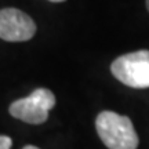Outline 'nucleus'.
<instances>
[{"mask_svg":"<svg viewBox=\"0 0 149 149\" xmlns=\"http://www.w3.org/2000/svg\"><path fill=\"white\" fill-rule=\"evenodd\" d=\"M55 105V95L48 88H37L31 95L17 100L10 105V115L29 124H42Z\"/></svg>","mask_w":149,"mask_h":149,"instance_id":"obj_3","label":"nucleus"},{"mask_svg":"<svg viewBox=\"0 0 149 149\" xmlns=\"http://www.w3.org/2000/svg\"><path fill=\"white\" fill-rule=\"evenodd\" d=\"M11 145H13V141H11L10 137L0 135V149H10Z\"/></svg>","mask_w":149,"mask_h":149,"instance_id":"obj_5","label":"nucleus"},{"mask_svg":"<svg viewBox=\"0 0 149 149\" xmlns=\"http://www.w3.org/2000/svg\"><path fill=\"white\" fill-rule=\"evenodd\" d=\"M146 8H148V11H149V0H146Z\"/></svg>","mask_w":149,"mask_h":149,"instance_id":"obj_8","label":"nucleus"},{"mask_svg":"<svg viewBox=\"0 0 149 149\" xmlns=\"http://www.w3.org/2000/svg\"><path fill=\"white\" fill-rule=\"evenodd\" d=\"M24 149H39V148H37V146H33V145H26Z\"/></svg>","mask_w":149,"mask_h":149,"instance_id":"obj_6","label":"nucleus"},{"mask_svg":"<svg viewBox=\"0 0 149 149\" xmlns=\"http://www.w3.org/2000/svg\"><path fill=\"white\" fill-rule=\"evenodd\" d=\"M111 72L119 81L133 88L149 87V51L139 50L124 54L111 65Z\"/></svg>","mask_w":149,"mask_h":149,"instance_id":"obj_2","label":"nucleus"},{"mask_svg":"<svg viewBox=\"0 0 149 149\" xmlns=\"http://www.w3.org/2000/svg\"><path fill=\"white\" fill-rule=\"evenodd\" d=\"M36 33V24L18 8L0 10V39L6 42H26Z\"/></svg>","mask_w":149,"mask_h":149,"instance_id":"obj_4","label":"nucleus"},{"mask_svg":"<svg viewBox=\"0 0 149 149\" xmlns=\"http://www.w3.org/2000/svg\"><path fill=\"white\" fill-rule=\"evenodd\" d=\"M95 128L101 141L109 149H137L138 146L137 131L127 116L104 111L97 116Z\"/></svg>","mask_w":149,"mask_h":149,"instance_id":"obj_1","label":"nucleus"},{"mask_svg":"<svg viewBox=\"0 0 149 149\" xmlns=\"http://www.w3.org/2000/svg\"><path fill=\"white\" fill-rule=\"evenodd\" d=\"M50 1H54V3H61V1H65V0H50Z\"/></svg>","mask_w":149,"mask_h":149,"instance_id":"obj_7","label":"nucleus"}]
</instances>
